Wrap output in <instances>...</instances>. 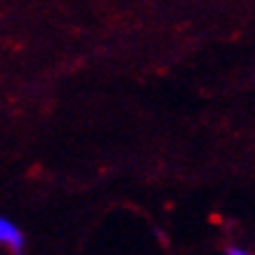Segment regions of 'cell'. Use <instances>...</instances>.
I'll list each match as a JSON object with an SVG mask.
<instances>
[{
  "instance_id": "cell-2",
  "label": "cell",
  "mask_w": 255,
  "mask_h": 255,
  "mask_svg": "<svg viewBox=\"0 0 255 255\" xmlns=\"http://www.w3.org/2000/svg\"><path fill=\"white\" fill-rule=\"evenodd\" d=\"M227 255H253V253H248V251H244V248H227Z\"/></svg>"
},
{
  "instance_id": "cell-1",
  "label": "cell",
  "mask_w": 255,
  "mask_h": 255,
  "mask_svg": "<svg viewBox=\"0 0 255 255\" xmlns=\"http://www.w3.org/2000/svg\"><path fill=\"white\" fill-rule=\"evenodd\" d=\"M0 244L9 246L14 255H23V234H21V230L2 216H0Z\"/></svg>"
}]
</instances>
